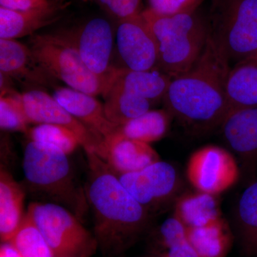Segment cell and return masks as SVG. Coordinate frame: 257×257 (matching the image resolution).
<instances>
[{"instance_id":"5bb4252c","label":"cell","mask_w":257,"mask_h":257,"mask_svg":"<svg viewBox=\"0 0 257 257\" xmlns=\"http://www.w3.org/2000/svg\"><path fill=\"white\" fill-rule=\"evenodd\" d=\"M101 159L118 175L143 170L160 160L150 144L126 138L117 132L104 139Z\"/></svg>"},{"instance_id":"8992f818","label":"cell","mask_w":257,"mask_h":257,"mask_svg":"<svg viewBox=\"0 0 257 257\" xmlns=\"http://www.w3.org/2000/svg\"><path fill=\"white\" fill-rule=\"evenodd\" d=\"M208 23L230 63L257 55V0H214Z\"/></svg>"},{"instance_id":"83f0119b","label":"cell","mask_w":257,"mask_h":257,"mask_svg":"<svg viewBox=\"0 0 257 257\" xmlns=\"http://www.w3.org/2000/svg\"><path fill=\"white\" fill-rule=\"evenodd\" d=\"M29 120L20 94L2 93L0 97V127L7 131L28 133Z\"/></svg>"},{"instance_id":"836d02e7","label":"cell","mask_w":257,"mask_h":257,"mask_svg":"<svg viewBox=\"0 0 257 257\" xmlns=\"http://www.w3.org/2000/svg\"><path fill=\"white\" fill-rule=\"evenodd\" d=\"M151 257H161V256H152Z\"/></svg>"},{"instance_id":"9a60e30c","label":"cell","mask_w":257,"mask_h":257,"mask_svg":"<svg viewBox=\"0 0 257 257\" xmlns=\"http://www.w3.org/2000/svg\"><path fill=\"white\" fill-rule=\"evenodd\" d=\"M52 96L76 119L104 140L119 128L107 119L104 104L94 96L70 87H58Z\"/></svg>"},{"instance_id":"277c9868","label":"cell","mask_w":257,"mask_h":257,"mask_svg":"<svg viewBox=\"0 0 257 257\" xmlns=\"http://www.w3.org/2000/svg\"><path fill=\"white\" fill-rule=\"evenodd\" d=\"M67 156L57 147L30 141L24 152L25 183L31 192L64 206L79 219L89 205L85 192L74 181Z\"/></svg>"},{"instance_id":"4fadbf2b","label":"cell","mask_w":257,"mask_h":257,"mask_svg":"<svg viewBox=\"0 0 257 257\" xmlns=\"http://www.w3.org/2000/svg\"><path fill=\"white\" fill-rule=\"evenodd\" d=\"M0 71L28 85L50 87L55 79L37 61L30 47L16 40L0 39Z\"/></svg>"},{"instance_id":"7402d4cb","label":"cell","mask_w":257,"mask_h":257,"mask_svg":"<svg viewBox=\"0 0 257 257\" xmlns=\"http://www.w3.org/2000/svg\"><path fill=\"white\" fill-rule=\"evenodd\" d=\"M104 111L107 119L121 126L150 110L153 103L123 89L111 86L103 96Z\"/></svg>"},{"instance_id":"5b68a950","label":"cell","mask_w":257,"mask_h":257,"mask_svg":"<svg viewBox=\"0 0 257 257\" xmlns=\"http://www.w3.org/2000/svg\"><path fill=\"white\" fill-rule=\"evenodd\" d=\"M29 42L37 61L52 77L79 92L104 96L119 74L120 68L109 76L93 73L77 50L59 33L33 35Z\"/></svg>"},{"instance_id":"d6986e66","label":"cell","mask_w":257,"mask_h":257,"mask_svg":"<svg viewBox=\"0 0 257 257\" xmlns=\"http://www.w3.org/2000/svg\"><path fill=\"white\" fill-rule=\"evenodd\" d=\"M172 79L158 69L134 71L120 68L113 85L155 104L163 101Z\"/></svg>"},{"instance_id":"52a82bcc","label":"cell","mask_w":257,"mask_h":257,"mask_svg":"<svg viewBox=\"0 0 257 257\" xmlns=\"http://www.w3.org/2000/svg\"><path fill=\"white\" fill-rule=\"evenodd\" d=\"M27 214L55 257H91L98 249L95 236L67 208L53 202H33Z\"/></svg>"},{"instance_id":"7c38bea8","label":"cell","mask_w":257,"mask_h":257,"mask_svg":"<svg viewBox=\"0 0 257 257\" xmlns=\"http://www.w3.org/2000/svg\"><path fill=\"white\" fill-rule=\"evenodd\" d=\"M116 44L125 68L134 71L158 69V46L142 13L119 21Z\"/></svg>"},{"instance_id":"7a4b0ae2","label":"cell","mask_w":257,"mask_h":257,"mask_svg":"<svg viewBox=\"0 0 257 257\" xmlns=\"http://www.w3.org/2000/svg\"><path fill=\"white\" fill-rule=\"evenodd\" d=\"M230 69L229 60L209 31L197 62L171 80L163 99L165 109L192 131L220 126L229 111L226 82Z\"/></svg>"},{"instance_id":"484cf974","label":"cell","mask_w":257,"mask_h":257,"mask_svg":"<svg viewBox=\"0 0 257 257\" xmlns=\"http://www.w3.org/2000/svg\"><path fill=\"white\" fill-rule=\"evenodd\" d=\"M10 243L22 257H55L46 240L28 214H25Z\"/></svg>"},{"instance_id":"f1b7e54d","label":"cell","mask_w":257,"mask_h":257,"mask_svg":"<svg viewBox=\"0 0 257 257\" xmlns=\"http://www.w3.org/2000/svg\"><path fill=\"white\" fill-rule=\"evenodd\" d=\"M188 239V228L175 215L166 219L152 239L153 256H160L169 248Z\"/></svg>"},{"instance_id":"6da1fadb","label":"cell","mask_w":257,"mask_h":257,"mask_svg":"<svg viewBox=\"0 0 257 257\" xmlns=\"http://www.w3.org/2000/svg\"><path fill=\"white\" fill-rule=\"evenodd\" d=\"M88 177L84 192L94 217V235L102 257H117L146 231L150 211L125 188L105 161L86 152Z\"/></svg>"},{"instance_id":"d6a6232c","label":"cell","mask_w":257,"mask_h":257,"mask_svg":"<svg viewBox=\"0 0 257 257\" xmlns=\"http://www.w3.org/2000/svg\"><path fill=\"white\" fill-rule=\"evenodd\" d=\"M0 257H22L18 250L10 242L2 243Z\"/></svg>"},{"instance_id":"4dcf8cb0","label":"cell","mask_w":257,"mask_h":257,"mask_svg":"<svg viewBox=\"0 0 257 257\" xmlns=\"http://www.w3.org/2000/svg\"><path fill=\"white\" fill-rule=\"evenodd\" d=\"M204 0H148V9L161 15L197 11Z\"/></svg>"},{"instance_id":"e0dca14e","label":"cell","mask_w":257,"mask_h":257,"mask_svg":"<svg viewBox=\"0 0 257 257\" xmlns=\"http://www.w3.org/2000/svg\"><path fill=\"white\" fill-rule=\"evenodd\" d=\"M60 8L54 4L48 8L18 11L0 7V39L15 40L33 35L39 29L55 23L60 17Z\"/></svg>"},{"instance_id":"f546056e","label":"cell","mask_w":257,"mask_h":257,"mask_svg":"<svg viewBox=\"0 0 257 257\" xmlns=\"http://www.w3.org/2000/svg\"><path fill=\"white\" fill-rule=\"evenodd\" d=\"M111 16L120 20L141 14L142 0H92Z\"/></svg>"},{"instance_id":"603a6c76","label":"cell","mask_w":257,"mask_h":257,"mask_svg":"<svg viewBox=\"0 0 257 257\" xmlns=\"http://www.w3.org/2000/svg\"><path fill=\"white\" fill-rule=\"evenodd\" d=\"M188 239L200 257H224L231 245V236L221 218L204 226L188 228Z\"/></svg>"},{"instance_id":"ffe728a7","label":"cell","mask_w":257,"mask_h":257,"mask_svg":"<svg viewBox=\"0 0 257 257\" xmlns=\"http://www.w3.org/2000/svg\"><path fill=\"white\" fill-rule=\"evenodd\" d=\"M230 109L257 107V64L241 62L231 67L226 82Z\"/></svg>"},{"instance_id":"e575fe53","label":"cell","mask_w":257,"mask_h":257,"mask_svg":"<svg viewBox=\"0 0 257 257\" xmlns=\"http://www.w3.org/2000/svg\"><path fill=\"white\" fill-rule=\"evenodd\" d=\"M65 257H72V256H65Z\"/></svg>"},{"instance_id":"3957f363","label":"cell","mask_w":257,"mask_h":257,"mask_svg":"<svg viewBox=\"0 0 257 257\" xmlns=\"http://www.w3.org/2000/svg\"><path fill=\"white\" fill-rule=\"evenodd\" d=\"M142 15L156 40L158 69L173 78L192 68L200 57L209 33V23L197 10L161 15L147 8Z\"/></svg>"},{"instance_id":"4316f807","label":"cell","mask_w":257,"mask_h":257,"mask_svg":"<svg viewBox=\"0 0 257 257\" xmlns=\"http://www.w3.org/2000/svg\"><path fill=\"white\" fill-rule=\"evenodd\" d=\"M28 134L31 141L57 147L67 155L80 145L73 132L59 125L39 124L30 128Z\"/></svg>"},{"instance_id":"ac0fdd59","label":"cell","mask_w":257,"mask_h":257,"mask_svg":"<svg viewBox=\"0 0 257 257\" xmlns=\"http://www.w3.org/2000/svg\"><path fill=\"white\" fill-rule=\"evenodd\" d=\"M25 189L9 172H0V237L2 243L10 242L23 222Z\"/></svg>"},{"instance_id":"9c48e42d","label":"cell","mask_w":257,"mask_h":257,"mask_svg":"<svg viewBox=\"0 0 257 257\" xmlns=\"http://www.w3.org/2000/svg\"><path fill=\"white\" fill-rule=\"evenodd\" d=\"M20 99L30 123L64 126L73 132L85 152H92L102 158L104 140L91 131L59 104L53 96L39 89L20 94Z\"/></svg>"},{"instance_id":"d4e9b609","label":"cell","mask_w":257,"mask_h":257,"mask_svg":"<svg viewBox=\"0 0 257 257\" xmlns=\"http://www.w3.org/2000/svg\"><path fill=\"white\" fill-rule=\"evenodd\" d=\"M237 217L243 251L248 256L257 257V181L241 194Z\"/></svg>"},{"instance_id":"ba28073f","label":"cell","mask_w":257,"mask_h":257,"mask_svg":"<svg viewBox=\"0 0 257 257\" xmlns=\"http://www.w3.org/2000/svg\"><path fill=\"white\" fill-rule=\"evenodd\" d=\"M187 174L189 182L199 192L216 196L236 183L239 168L227 150L207 146L193 153L187 164Z\"/></svg>"},{"instance_id":"8fae6325","label":"cell","mask_w":257,"mask_h":257,"mask_svg":"<svg viewBox=\"0 0 257 257\" xmlns=\"http://www.w3.org/2000/svg\"><path fill=\"white\" fill-rule=\"evenodd\" d=\"M118 176L128 192L150 212L172 199L179 186L174 166L160 160L143 170Z\"/></svg>"},{"instance_id":"30bf717a","label":"cell","mask_w":257,"mask_h":257,"mask_svg":"<svg viewBox=\"0 0 257 257\" xmlns=\"http://www.w3.org/2000/svg\"><path fill=\"white\" fill-rule=\"evenodd\" d=\"M59 34L77 50L93 73L109 76L117 70L110 66L114 39L112 28L107 20L92 19L77 28Z\"/></svg>"},{"instance_id":"1f68e13d","label":"cell","mask_w":257,"mask_h":257,"mask_svg":"<svg viewBox=\"0 0 257 257\" xmlns=\"http://www.w3.org/2000/svg\"><path fill=\"white\" fill-rule=\"evenodd\" d=\"M53 5L50 0H0V7L18 11L40 9Z\"/></svg>"},{"instance_id":"44dd1931","label":"cell","mask_w":257,"mask_h":257,"mask_svg":"<svg viewBox=\"0 0 257 257\" xmlns=\"http://www.w3.org/2000/svg\"><path fill=\"white\" fill-rule=\"evenodd\" d=\"M215 196L199 192L184 194L176 202L175 214L187 228L199 227L220 219Z\"/></svg>"},{"instance_id":"2e32d148","label":"cell","mask_w":257,"mask_h":257,"mask_svg":"<svg viewBox=\"0 0 257 257\" xmlns=\"http://www.w3.org/2000/svg\"><path fill=\"white\" fill-rule=\"evenodd\" d=\"M225 142L245 160L257 157V107L230 109L220 125Z\"/></svg>"},{"instance_id":"cb8c5ba5","label":"cell","mask_w":257,"mask_h":257,"mask_svg":"<svg viewBox=\"0 0 257 257\" xmlns=\"http://www.w3.org/2000/svg\"><path fill=\"white\" fill-rule=\"evenodd\" d=\"M173 117L167 109L149 110L119 126L118 133L137 141L151 144L164 138Z\"/></svg>"}]
</instances>
